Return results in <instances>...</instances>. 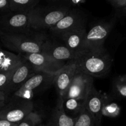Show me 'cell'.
Instances as JSON below:
<instances>
[{
	"mask_svg": "<svg viewBox=\"0 0 126 126\" xmlns=\"http://www.w3.org/2000/svg\"><path fill=\"white\" fill-rule=\"evenodd\" d=\"M46 39L43 33L35 30L21 33L0 32V42L2 45L9 51L20 55L41 53Z\"/></svg>",
	"mask_w": 126,
	"mask_h": 126,
	"instance_id": "1",
	"label": "cell"
},
{
	"mask_svg": "<svg viewBox=\"0 0 126 126\" xmlns=\"http://www.w3.org/2000/svg\"><path fill=\"white\" fill-rule=\"evenodd\" d=\"M75 60L78 69L93 78L107 75L112 62L106 50L100 52L85 50L80 53Z\"/></svg>",
	"mask_w": 126,
	"mask_h": 126,
	"instance_id": "2",
	"label": "cell"
},
{
	"mask_svg": "<svg viewBox=\"0 0 126 126\" xmlns=\"http://www.w3.org/2000/svg\"><path fill=\"white\" fill-rule=\"evenodd\" d=\"M70 9L68 6L36 7L29 12L31 27L33 30L50 29Z\"/></svg>",
	"mask_w": 126,
	"mask_h": 126,
	"instance_id": "3",
	"label": "cell"
},
{
	"mask_svg": "<svg viewBox=\"0 0 126 126\" xmlns=\"http://www.w3.org/2000/svg\"><path fill=\"white\" fill-rule=\"evenodd\" d=\"M55 75L43 71H36L20 89L10 96L8 99L16 98L31 100L36 95L54 84Z\"/></svg>",
	"mask_w": 126,
	"mask_h": 126,
	"instance_id": "4",
	"label": "cell"
},
{
	"mask_svg": "<svg viewBox=\"0 0 126 126\" xmlns=\"http://www.w3.org/2000/svg\"><path fill=\"white\" fill-rule=\"evenodd\" d=\"M33 102L22 98H12L0 110V119L12 123H19L33 111Z\"/></svg>",
	"mask_w": 126,
	"mask_h": 126,
	"instance_id": "5",
	"label": "cell"
},
{
	"mask_svg": "<svg viewBox=\"0 0 126 126\" xmlns=\"http://www.w3.org/2000/svg\"><path fill=\"white\" fill-rule=\"evenodd\" d=\"M115 24V20L101 22L93 26L86 33L85 50L100 52L105 50L104 43Z\"/></svg>",
	"mask_w": 126,
	"mask_h": 126,
	"instance_id": "6",
	"label": "cell"
},
{
	"mask_svg": "<svg viewBox=\"0 0 126 126\" xmlns=\"http://www.w3.org/2000/svg\"><path fill=\"white\" fill-rule=\"evenodd\" d=\"M28 13L9 12L0 16V32L7 33H28L33 31Z\"/></svg>",
	"mask_w": 126,
	"mask_h": 126,
	"instance_id": "7",
	"label": "cell"
},
{
	"mask_svg": "<svg viewBox=\"0 0 126 126\" xmlns=\"http://www.w3.org/2000/svg\"><path fill=\"white\" fill-rule=\"evenodd\" d=\"M93 86V77L78 69L65 95L63 98L64 99L75 98L85 100Z\"/></svg>",
	"mask_w": 126,
	"mask_h": 126,
	"instance_id": "8",
	"label": "cell"
},
{
	"mask_svg": "<svg viewBox=\"0 0 126 126\" xmlns=\"http://www.w3.org/2000/svg\"><path fill=\"white\" fill-rule=\"evenodd\" d=\"M85 16L80 10L70 9L69 12L52 28L49 29L53 34L61 36L70 31L84 27Z\"/></svg>",
	"mask_w": 126,
	"mask_h": 126,
	"instance_id": "9",
	"label": "cell"
},
{
	"mask_svg": "<svg viewBox=\"0 0 126 126\" xmlns=\"http://www.w3.org/2000/svg\"><path fill=\"white\" fill-rule=\"evenodd\" d=\"M36 71H37L35 70L31 64L24 58V60L13 71L4 91L8 98L20 89Z\"/></svg>",
	"mask_w": 126,
	"mask_h": 126,
	"instance_id": "10",
	"label": "cell"
},
{
	"mask_svg": "<svg viewBox=\"0 0 126 126\" xmlns=\"http://www.w3.org/2000/svg\"><path fill=\"white\" fill-rule=\"evenodd\" d=\"M22 55L37 71L56 74L65 64V62L58 61L42 52Z\"/></svg>",
	"mask_w": 126,
	"mask_h": 126,
	"instance_id": "11",
	"label": "cell"
},
{
	"mask_svg": "<svg viewBox=\"0 0 126 126\" xmlns=\"http://www.w3.org/2000/svg\"><path fill=\"white\" fill-rule=\"evenodd\" d=\"M108 98L101 94L93 86L85 100L84 106L98 126H100L103 116V110Z\"/></svg>",
	"mask_w": 126,
	"mask_h": 126,
	"instance_id": "12",
	"label": "cell"
},
{
	"mask_svg": "<svg viewBox=\"0 0 126 126\" xmlns=\"http://www.w3.org/2000/svg\"><path fill=\"white\" fill-rule=\"evenodd\" d=\"M77 70L76 61L75 60H73L67 62V63L56 73L54 84L56 87L59 97H63L65 95Z\"/></svg>",
	"mask_w": 126,
	"mask_h": 126,
	"instance_id": "13",
	"label": "cell"
},
{
	"mask_svg": "<svg viewBox=\"0 0 126 126\" xmlns=\"http://www.w3.org/2000/svg\"><path fill=\"white\" fill-rule=\"evenodd\" d=\"M42 53L58 61L64 62L75 60L77 57L75 53L68 49L64 44L54 43L48 39L43 43Z\"/></svg>",
	"mask_w": 126,
	"mask_h": 126,
	"instance_id": "14",
	"label": "cell"
},
{
	"mask_svg": "<svg viewBox=\"0 0 126 126\" xmlns=\"http://www.w3.org/2000/svg\"><path fill=\"white\" fill-rule=\"evenodd\" d=\"M86 33L87 32L84 26L65 33L61 38L64 41V45L78 55L85 51L84 44Z\"/></svg>",
	"mask_w": 126,
	"mask_h": 126,
	"instance_id": "15",
	"label": "cell"
},
{
	"mask_svg": "<svg viewBox=\"0 0 126 126\" xmlns=\"http://www.w3.org/2000/svg\"><path fill=\"white\" fill-rule=\"evenodd\" d=\"M63 104L64 99L59 97L52 115L51 126H74L75 118L66 114Z\"/></svg>",
	"mask_w": 126,
	"mask_h": 126,
	"instance_id": "16",
	"label": "cell"
},
{
	"mask_svg": "<svg viewBox=\"0 0 126 126\" xmlns=\"http://www.w3.org/2000/svg\"><path fill=\"white\" fill-rule=\"evenodd\" d=\"M11 12L28 13L37 7L40 0H9Z\"/></svg>",
	"mask_w": 126,
	"mask_h": 126,
	"instance_id": "17",
	"label": "cell"
},
{
	"mask_svg": "<svg viewBox=\"0 0 126 126\" xmlns=\"http://www.w3.org/2000/svg\"><path fill=\"white\" fill-rule=\"evenodd\" d=\"M84 103L85 100H80L75 98L64 99L63 105L64 111L68 115L69 114H72L74 115H76L77 117L84 108Z\"/></svg>",
	"mask_w": 126,
	"mask_h": 126,
	"instance_id": "18",
	"label": "cell"
},
{
	"mask_svg": "<svg viewBox=\"0 0 126 126\" xmlns=\"http://www.w3.org/2000/svg\"><path fill=\"white\" fill-rule=\"evenodd\" d=\"M74 126H98L84 106L82 111L75 118Z\"/></svg>",
	"mask_w": 126,
	"mask_h": 126,
	"instance_id": "19",
	"label": "cell"
},
{
	"mask_svg": "<svg viewBox=\"0 0 126 126\" xmlns=\"http://www.w3.org/2000/svg\"><path fill=\"white\" fill-rule=\"evenodd\" d=\"M42 123V117L37 112L32 111L23 120L18 123L17 126H38Z\"/></svg>",
	"mask_w": 126,
	"mask_h": 126,
	"instance_id": "20",
	"label": "cell"
},
{
	"mask_svg": "<svg viewBox=\"0 0 126 126\" xmlns=\"http://www.w3.org/2000/svg\"><path fill=\"white\" fill-rule=\"evenodd\" d=\"M121 108L119 106L115 103H109L107 101L105 103L103 110V116L110 117V118H115L117 117L120 114Z\"/></svg>",
	"mask_w": 126,
	"mask_h": 126,
	"instance_id": "21",
	"label": "cell"
},
{
	"mask_svg": "<svg viewBox=\"0 0 126 126\" xmlns=\"http://www.w3.org/2000/svg\"><path fill=\"white\" fill-rule=\"evenodd\" d=\"M113 91L117 97L126 98V82L121 81L117 78L113 82Z\"/></svg>",
	"mask_w": 126,
	"mask_h": 126,
	"instance_id": "22",
	"label": "cell"
},
{
	"mask_svg": "<svg viewBox=\"0 0 126 126\" xmlns=\"http://www.w3.org/2000/svg\"><path fill=\"white\" fill-rule=\"evenodd\" d=\"M17 68V67H16ZM15 68V69H16ZM15 69L11 71H2L0 70V91H4L8 81Z\"/></svg>",
	"mask_w": 126,
	"mask_h": 126,
	"instance_id": "23",
	"label": "cell"
},
{
	"mask_svg": "<svg viewBox=\"0 0 126 126\" xmlns=\"http://www.w3.org/2000/svg\"><path fill=\"white\" fill-rule=\"evenodd\" d=\"M11 12L9 0H0V16Z\"/></svg>",
	"mask_w": 126,
	"mask_h": 126,
	"instance_id": "24",
	"label": "cell"
},
{
	"mask_svg": "<svg viewBox=\"0 0 126 126\" xmlns=\"http://www.w3.org/2000/svg\"><path fill=\"white\" fill-rule=\"evenodd\" d=\"M114 6L117 8H124L126 7V0H109Z\"/></svg>",
	"mask_w": 126,
	"mask_h": 126,
	"instance_id": "25",
	"label": "cell"
},
{
	"mask_svg": "<svg viewBox=\"0 0 126 126\" xmlns=\"http://www.w3.org/2000/svg\"><path fill=\"white\" fill-rule=\"evenodd\" d=\"M8 100V97L3 91H0V110L4 107Z\"/></svg>",
	"mask_w": 126,
	"mask_h": 126,
	"instance_id": "26",
	"label": "cell"
},
{
	"mask_svg": "<svg viewBox=\"0 0 126 126\" xmlns=\"http://www.w3.org/2000/svg\"><path fill=\"white\" fill-rule=\"evenodd\" d=\"M15 123H10V122L7 121L0 119V126H12Z\"/></svg>",
	"mask_w": 126,
	"mask_h": 126,
	"instance_id": "27",
	"label": "cell"
},
{
	"mask_svg": "<svg viewBox=\"0 0 126 126\" xmlns=\"http://www.w3.org/2000/svg\"><path fill=\"white\" fill-rule=\"evenodd\" d=\"M69 1H70V2H71L72 4H73L77 5L84 2L85 0H69Z\"/></svg>",
	"mask_w": 126,
	"mask_h": 126,
	"instance_id": "28",
	"label": "cell"
},
{
	"mask_svg": "<svg viewBox=\"0 0 126 126\" xmlns=\"http://www.w3.org/2000/svg\"><path fill=\"white\" fill-rule=\"evenodd\" d=\"M119 78V79L121 81H124V82H126V74L122 75V76H120Z\"/></svg>",
	"mask_w": 126,
	"mask_h": 126,
	"instance_id": "29",
	"label": "cell"
},
{
	"mask_svg": "<svg viewBox=\"0 0 126 126\" xmlns=\"http://www.w3.org/2000/svg\"><path fill=\"white\" fill-rule=\"evenodd\" d=\"M4 50V49H2V48L1 47V45H0V56H1V54H2V53L3 52Z\"/></svg>",
	"mask_w": 126,
	"mask_h": 126,
	"instance_id": "30",
	"label": "cell"
},
{
	"mask_svg": "<svg viewBox=\"0 0 126 126\" xmlns=\"http://www.w3.org/2000/svg\"><path fill=\"white\" fill-rule=\"evenodd\" d=\"M18 126V123H15L14 124V125H12V126Z\"/></svg>",
	"mask_w": 126,
	"mask_h": 126,
	"instance_id": "31",
	"label": "cell"
},
{
	"mask_svg": "<svg viewBox=\"0 0 126 126\" xmlns=\"http://www.w3.org/2000/svg\"><path fill=\"white\" fill-rule=\"evenodd\" d=\"M49 1H61V0H49Z\"/></svg>",
	"mask_w": 126,
	"mask_h": 126,
	"instance_id": "32",
	"label": "cell"
},
{
	"mask_svg": "<svg viewBox=\"0 0 126 126\" xmlns=\"http://www.w3.org/2000/svg\"><path fill=\"white\" fill-rule=\"evenodd\" d=\"M45 126V125H43V124H40L39 126Z\"/></svg>",
	"mask_w": 126,
	"mask_h": 126,
	"instance_id": "33",
	"label": "cell"
},
{
	"mask_svg": "<svg viewBox=\"0 0 126 126\" xmlns=\"http://www.w3.org/2000/svg\"><path fill=\"white\" fill-rule=\"evenodd\" d=\"M124 11L125 12H126V7L124 8Z\"/></svg>",
	"mask_w": 126,
	"mask_h": 126,
	"instance_id": "34",
	"label": "cell"
}]
</instances>
